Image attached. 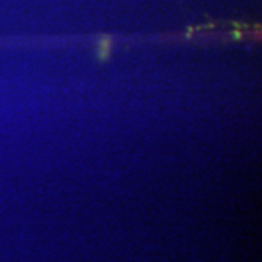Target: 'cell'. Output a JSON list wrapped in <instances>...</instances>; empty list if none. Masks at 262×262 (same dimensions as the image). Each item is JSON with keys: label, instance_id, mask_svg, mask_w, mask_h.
<instances>
[{"label": "cell", "instance_id": "cell-3", "mask_svg": "<svg viewBox=\"0 0 262 262\" xmlns=\"http://www.w3.org/2000/svg\"><path fill=\"white\" fill-rule=\"evenodd\" d=\"M192 32H194V28H188L187 34H185V35H187V38L191 37V35H192Z\"/></svg>", "mask_w": 262, "mask_h": 262}, {"label": "cell", "instance_id": "cell-1", "mask_svg": "<svg viewBox=\"0 0 262 262\" xmlns=\"http://www.w3.org/2000/svg\"><path fill=\"white\" fill-rule=\"evenodd\" d=\"M111 50H113V38L111 37H102L98 42V53H96V57L99 61H108L110 57H111Z\"/></svg>", "mask_w": 262, "mask_h": 262}, {"label": "cell", "instance_id": "cell-2", "mask_svg": "<svg viewBox=\"0 0 262 262\" xmlns=\"http://www.w3.org/2000/svg\"><path fill=\"white\" fill-rule=\"evenodd\" d=\"M230 35H232V38H233L234 41H241V39L244 38V32L239 31V29H233V31L230 32Z\"/></svg>", "mask_w": 262, "mask_h": 262}]
</instances>
